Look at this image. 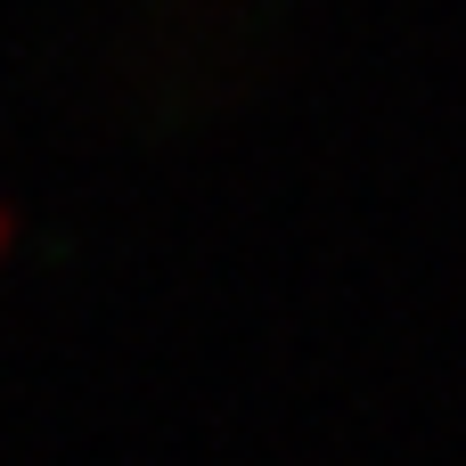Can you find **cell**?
<instances>
[{
  "mask_svg": "<svg viewBox=\"0 0 466 466\" xmlns=\"http://www.w3.org/2000/svg\"><path fill=\"white\" fill-rule=\"evenodd\" d=\"M8 238H16V221H8V205H0V254H8Z\"/></svg>",
  "mask_w": 466,
  "mask_h": 466,
  "instance_id": "6da1fadb",
  "label": "cell"
}]
</instances>
